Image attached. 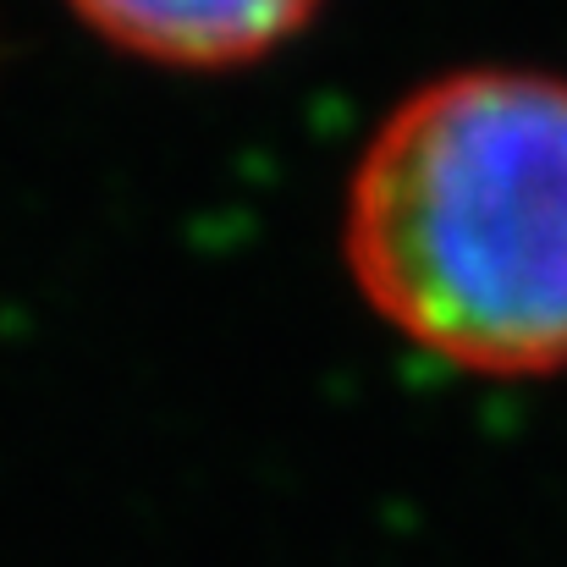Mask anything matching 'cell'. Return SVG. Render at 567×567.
Listing matches in <instances>:
<instances>
[{"label": "cell", "mask_w": 567, "mask_h": 567, "mask_svg": "<svg viewBox=\"0 0 567 567\" xmlns=\"http://www.w3.org/2000/svg\"><path fill=\"white\" fill-rule=\"evenodd\" d=\"M342 254L380 320L485 380L567 375V78L463 66L364 144Z\"/></svg>", "instance_id": "cell-1"}, {"label": "cell", "mask_w": 567, "mask_h": 567, "mask_svg": "<svg viewBox=\"0 0 567 567\" xmlns=\"http://www.w3.org/2000/svg\"><path fill=\"white\" fill-rule=\"evenodd\" d=\"M320 6L326 0H72L105 44L188 72H226L281 50Z\"/></svg>", "instance_id": "cell-2"}]
</instances>
